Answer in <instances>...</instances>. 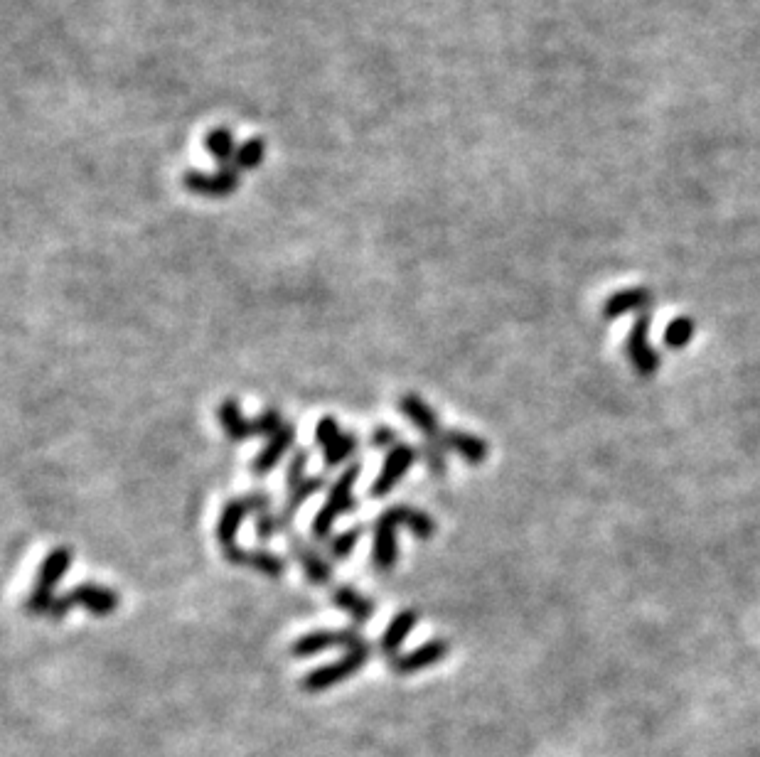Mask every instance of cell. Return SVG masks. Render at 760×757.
<instances>
[{"label":"cell","mask_w":760,"mask_h":757,"mask_svg":"<svg viewBox=\"0 0 760 757\" xmlns=\"http://www.w3.org/2000/svg\"><path fill=\"white\" fill-rule=\"evenodd\" d=\"M448 652H451V644H448L446 640H431V642L421 644V647L411 649V652L389 659V667H392L394 674L409 676V674H416V671L433 667V664H441L443 659L448 657Z\"/></svg>","instance_id":"cell-11"},{"label":"cell","mask_w":760,"mask_h":757,"mask_svg":"<svg viewBox=\"0 0 760 757\" xmlns=\"http://www.w3.org/2000/svg\"><path fill=\"white\" fill-rule=\"evenodd\" d=\"M652 291L647 288H625V291L613 293L610 298L603 303V320H618L628 313H638V310L650 308L652 303Z\"/></svg>","instance_id":"cell-17"},{"label":"cell","mask_w":760,"mask_h":757,"mask_svg":"<svg viewBox=\"0 0 760 757\" xmlns=\"http://www.w3.org/2000/svg\"><path fill=\"white\" fill-rule=\"evenodd\" d=\"M288 549H291L293 558L301 563L310 585H328L333 581V566H330V563L315 551V546H310L298 531H288Z\"/></svg>","instance_id":"cell-12"},{"label":"cell","mask_w":760,"mask_h":757,"mask_svg":"<svg viewBox=\"0 0 760 757\" xmlns=\"http://www.w3.org/2000/svg\"><path fill=\"white\" fill-rule=\"evenodd\" d=\"M694 335H697V322H694V318H687V315H679V318H674L665 327L662 340H665L669 350H684L694 340Z\"/></svg>","instance_id":"cell-24"},{"label":"cell","mask_w":760,"mask_h":757,"mask_svg":"<svg viewBox=\"0 0 760 757\" xmlns=\"http://www.w3.org/2000/svg\"><path fill=\"white\" fill-rule=\"evenodd\" d=\"M266 512H271L269 492L259 490V492H249V495H244V497L229 499V502L222 507V512H219L217 526H214V536H217L222 551L239 546L237 534L249 514H256V517H259V514H266Z\"/></svg>","instance_id":"cell-3"},{"label":"cell","mask_w":760,"mask_h":757,"mask_svg":"<svg viewBox=\"0 0 760 757\" xmlns=\"http://www.w3.org/2000/svg\"><path fill=\"white\" fill-rule=\"evenodd\" d=\"M308 458L310 453L305 448H296L291 455V463H288V472H286V487L288 492L296 490L298 485L305 480V467H308Z\"/></svg>","instance_id":"cell-31"},{"label":"cell","mask_w":760,"mask_h":757,"mask_svg":"<svg viewBox=\"0 0 760 757\" xmlns=\"http://www.w3.org/2000/svg\"><path fill=\"white\" fill-rule=\"evenodd\" d=\"M360 472H362V465L352 463L350 467H345V470L337 475V480L333 482V487H330V492H328V499H325V504L320 507V512L315 514L313 522H310V536H313V541H325V544H328L337 519L357 507V499L355 495H352V490H355Z\"/></svg>","instance_id":"cell-1"},{"label":"cell","mask_w":760,"mask_h":757,"mask_svg":"<svg viewBox=\"0 0 760 757\" xmlns=\"http://www.w3.org/2000/svg\"><path fill=\"white\" fill-rule=\"evenodd\" d=\"M389 509L394 512L399 526H406V529H409L411 534L419 536L421 541H428L438 531L436 519H433L431 514H426L424 509L409 507V504H394V507H389Z\"/></svg>","instance_id":"cell-21"},{"label":"cell","mask_w":760,"mask_h":757,"mask_svg":"<svg viewBox=\"0 0 760 757\" xmlns=\"http://www.w3.org/2000/svg\"><path fill=\"white\" fill-rule=\"evenodd\" d=\"M74 605L92 612L94 617H106V615H111V612H116V608L121 605V598L116 590L106 588V585L79 583V585H74L69 593L60 595V598L52 603V608L47 615H50L52 620H62V617L74 608Z\"/></svg>","instance_id":"cell-4"},{"label":"cell","mask_w":760,"mask_h":757,"mask_svg":"<svg viewBox=\"0 0 760 757\" xmlns=\"http://www.w3.org/2000/svg\"><path fill=\"white\" fill-rule=\"evenodd\" d=\"M283 426H286V421H283V413L278 411V408H266V411H261L259 416L251 418L254 436H259V438L276 436Z\"/></svg>","instance_id":"cell-30"},{"label":"cell","mask_w":760,"mask_h":757,"mask_svg":"<svg viewBox=\"0 0 760 757\" xmlns=\"http://www.w3.org/2000/svg\"><path fill=\"white\" fill-rule=\"evenodd\" d=\"M357 450H360V436H357V433H342L330 448L323 450L325 470H335V467L347 463Z\"/></svg>","instance_id":"cell-23"},{"label":"cell","mask_w":760,"mask_h":757,"mask_svg":"<svg viewBox=\"0 0 760 757\" xmlns=\"http://www.w3.org/2000/svg\"><path fill=\"white\" fill-rule=\"evenodd\" d=\"M205 150L210 153L214 163H219L222 168L234 163V155H237V141H234V133L229 128H214L205 136Z\"/></svg>","instance_id":"cell-22"},{"label":"cell","mask_w":760,"mask_h":757,"mask_svg":"<svg viewBox=\"0 0 760 757\" xmlns=\"http://www.w3.org/2000/svg\"><path fill=\"white\" fill-rule=\"evenodd\" d=\"M227 563L232 566H244L251 568V571L261 573L266 578H281L286 573V558L274 554V551L266 549H242V546H234V549L222 551Z\"/></svg>","instance_id":"cell-13"},{"label":"cell","mask_w":760,"mask_h":757,"mask_svg":"<svg viewBox=\"0 0 760 757\" xmlns=\"http://www.w3.org/2000/svg\"><path fill=\"white\" fill-rule=\"evenodd\" d=\"M369 657H372V647H369V644L350 649V652L342 659H337V662L323 664V667L308 671L301 681V689L308 691V694H320V691L333 689V686L342 684V681L352 679V676L369 662Z\"/></svg>","instance_id":"cell-5"},{"label":"cell","mask_w":760,"mask_h":757,"mask_svg":"<svg viewBox=\"0 0 760 757\" xmlns=\"http://www.w3.org/2000/svg\"><path fill=\"white\" fill-rule=\"evenodd\" d=\"M396 522L392 509H384L377 519H374V539H372V566L377 571L387 573L396 566V558H399V541H396Z\"/></svg>","instance_id":"cell-10"},{"label":"cell","mask_w":760,"mask_h":757,"mask_svg":"<svg viewBox=\"0 0 760 757\" xmlns=\"http://www.w3.org/2000/svg\"><path fill=\"white\" fill-rule=\"evenodd\" d=\"M443 445H446V450H453V453H458L460 458H463V463L478 467L483 465L487 460V455H490V448H487V443L480 436H473V433L468 431H460V428H451V431H443Z\"/></svg>","instance_id":"cell-16"},{"label":"cell","mask_w":760,"mask_h":757,"mask_svg":"<svg viewBox=\"0 0 760 757\" xmlns=\"http://www.w3.org/2000/svg\"><path fill=\"white\" fill-rule=\"evenodd\" d=\"M399 443H401V433L389 426H377L372 433H369V445H372V448L387 450L389 453V450L396 448Z\"/></svg>","instance_id":"cell-33"},{"label":"cell","mask_w":760,"mask_h":757,"mask_svg":"<svg viewBox=\"0 0 760 757\" xmlns=\"http://www.w3.org/2000/svg\"><path fill=\"white\" fill-rule=\"evenodd\" d=\"M340 436H342V431L335 416H323L318 421V426H315V443H318L323 450L330 448V445H333Z\"/></svg>","instance_id":"cell-32"},{"label":"cell","mask_w":760,"mask_h":757,"mask_svg":"<svg viewBox=\"0 0 760 757\" xmlns=\"http://www.w3.org/2000/svg\"><path fill=\"white\" fill-rule=\"evenodd\" d=\"M416 625H419V610L409 608V610L396 612V615L392 617V622L387 625V630H384L382 640H379V652L389 659L399 657L401 644H404L406 637H409V632L414 630Z\"/></svg>","instance_id":"cell-18"},{"label":"cell","mask_w":760,"mask_h":757,"mask_svg":"<svg viewBox=\"0 0 760 757\" xmlns=\"http://www.w3.org/2000/svg\"><path fill=\"white\" fill-rule=\"evenodd\" d=\"M69 566H72V549L67 546H57L42 561L40 573H37V581L32 585L28 600H25V610L30 615H42V612H50L52 603L57 600L55 588L62 583V578L67 576Z\"/></svg>","instance_id":"cell-2"},{"label":"cell","mask_w":760,"mask_h":757,"mask_svg":"<svg viewBox=\"0 0 760 757\" xmlns=\"http://www.w3.org/2000/svg\"><path fill=\"white\" fill-rule=\"evenodd\" d=\"M650 327L652 315L642 313L640 318L635 320V325L630 327L628 342H625V352H628L630 364H633V369L640 377H652V374L660 369V354L650 345Z\"/></svg>","instance_id":"cell-8"},{"label":"cell","mask_w":760,"mask_h":757,"mask_svg":"<svg viewBox=\"0 0 760 757\" xmlns=\"http://www.w3.org/2000/svg\"><path fill=\"white\" fill-rule=\"evenodd\" d=\"M291 524H293V517H288L286 512H266V514H259L256 517V536H259L261 541H271L276 534H283V531H291Z\"/></svg>","instance_id":"cell-28"},{"label":"cell","mask_w":760,"mask_h":757,"mask_svg":"<svg viewBox=\"0 0 760 757\" xmlns=\"http://www.w3.org/2000/svg\"><path fill=\"white\" fill-rule=\"evenodd\" d=\"M421 458H424V463L428 470L433 472V475H446L448 470V463H446V445H443V440H426L421 443Z\"/></svg>","instance_id":"cell-29"},{"label":"cell","mask_w":760,"mask_h":757,"mask_svg":"<svg viewBox=\"0 0 760 757\" xmlns=\"http://www.w3.org/2000/svg\"><path fill=\"white\" fill-rule=\"evenodd\" d=\"M365 642V637L360 635V632L355 630V627H347V630H315V632H308V635L298 637L296 642L291 644V657L296 659H308V657H315V654L325 652V649H335V647H342V649H357L362 647Z\"/></svg>","instance_id":"cell-6"},{"label":"cell","mask_w":760,"mask_h":757,"mask_svg":"<svg viewBox=\"0 0 760 757\" xmlns=\"http://www.w3.org/2000/svg\"><path fill=\"white\" fill-rule=\"evenodd\" d=\"M183 185L187 192L200 197H212V200H222V197L234 195L242 185V173L234 165L219 168L217 173H202V170H190L183 175Z\"/></svg>","instance_id":"cell-7"},{"label":"cell","mask_w":760,"mask_h":757,"mask_svg":"<svg viewBox=\"0 0 760 757\" xmlns=\"http://www.w3.org/2000/svg\"><path fill=\"white\" fill-rule=\"evenodd\" d=\"M293 443H296V426H293V423H286V426H283L276 436H271L269 440H266L264 448L254 455V460H251V475H256V477L269 475V472L281 463L283 455L293 448Z\"/></svg>","instance_id":"cell-14"},{"label":"cell","mask_w":760,"mask_h":757,"mask_svg":"<svg viewBox=\"0 0 760 757\" xmlns=\"http://www.w3.org/2000/svg\"><path fill=\"white\" fill-rule=\"evenodd\" d=\"M419 458H421V450H416L414 445H409V443H399L396 448L389 450L387 458H384L382 470H379L377 480H374L372 487H369V495L377 499L387 497L389 492L399 485L401 477L419 463Z\"/></svg>","instance_id":"cell-9"},{"label":"cell","mask_w":760,"mask_h":757,"mask_svg":"<svg viewBox=\"0 0 760 757\" xmlns=\"http://www.w3.org/2000/svg\"><path fill=\"white\" fill-rule=\"evenodd\" d=\"M399 411L414 423V428H419L424 433L426 440H441L443 438V428H441V418L438 413L433 411L431 406L421 399L419 394H404L399 399Z\"/></svg>","instance_id":"cell-15"},{"label":"cell","mask_w":760,"mask_h":757,"mask_svg":"<svg viewBox=\"0 0 760 757\" xmlns=\"http://www.w3.org/2000/svg\"><path fill=\"white\" fill-rule=\"evenodd\" d=\"M362 534H365V526H352V529L342 531V534L330 536L328 556L333 558V561H347L352 551H355V546L360 544Z\"/></svg>","instance_id":"cell-27"},{"label":"cell","mask_w":760,"mask_h":757,"mask_svg":"<svg viewBox=\"0 0 760 757\" xmlns=\"http://www.w3.org/2000/svg\"><path fill=\"white\" fill-rule=\"evenodd\" d=\"M219 423H222V431L227 436L229 443H244L254 436V428H251V418L244 416L242 404L237 399H224L217 408Z\"/></svg>","instance_id":"cell-19"},{"label":"cell","mask_w":760,"mask_h":757,"mask_svg":"<svg viewBox=\"0 0 760 757\" xmlns=\"http://www.w3.org/2000/svg\"><path fill=\"white\" fill-rule=\"evenodd\" d=\"M330 600H333V605H337V608L345 610L357 625H365V622L372 620L374 610H377V605L367 595H362L360 590L352 588V585H337V588H333V593H330Z\"/></svg>","instance_id":"cell-20"},{"label":"cell","mask_w":760,"mask_h":757,"mask_svg":"<svg viewBox=\"0 0 760 757\" xmlns=\"http://www.w3.org/2000/svg\"><path fill=\"white\" fill-rule=\"evenodd\" d=\"M325 487V475H315V477H305V480L301 482V485L296 487V490L288 492V499L286 504H283V512L288 514V517H296L298 509L303 507L305 502H308L310 497L318 495L320 490Z\"/></svg>","instance_id":"cell-26"},{"label":"cell","mask_w":760,"mask_h":757,"mask_svg":"<svg viewBox=\"0 0 760 757\" xmlns=\"http://www.w3.org/2000/svg\"><path fill=\"white\" fill-rule=\"evenodd\" d=\"M264 158H266V141L264 138L254 136L239 146L232 165L239 170V173H249V170L259 168V165L264 163Z\"/></svg>","instance_id":"cell-25"}]
</instances>
